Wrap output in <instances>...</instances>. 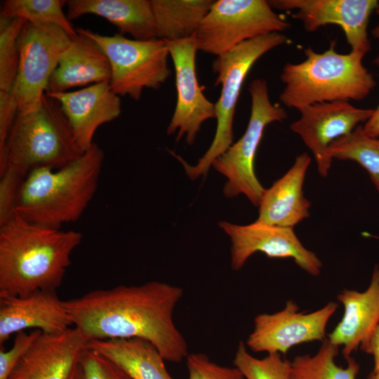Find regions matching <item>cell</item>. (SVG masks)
Segmentation results:
<instances>
[{
  "label": "cell",
  "instance_id": "obj_1",
  "mask_svg": "<svg viewBox=\"0 0 379 379\" xmlns=\"http://www.w3.org/2000/svg\"><path fill=\"white\" fill-rule=\"evenodd\" d=\"M182 294L179 286L150 281L91 291L63 304L73 325L88 340L141 338L152 343L166 361L180 363L189 354L173 320Z\"/></svg>",
  "mask_w": 379,
  "mask_h": 379
},
{
  "label": "cell",
  "instance_id": "obj_2",
  "mask_svg": "<svg viewBox=\"0 0 379 379\" xmlns=\"http://www.w3.org/2000/svg\"><path fill=\"white\" fill-rule=\"evenodd\" d=\"M82 234L41 226L15 214L0 226V298L56 291Z\"/></svg>",
  "mask_w": 379,
  "mask_h": 379
},
{
  "label": "cell",
  "instance_id": "obj_3",
  "mask_svg": "<svg viewBox=\"0 0 379 379\" xmlns=\"http://www.w3.org/2000/svg\"><path fill=\"white\" fill-rule=\"evenodd\" d=\"M105 153L98 144L57 170L30 171L21 187L16 214L27 222L53 229L77 221L93 198Z\"/></svg>",
  "mask_w": 379,
  "mask_h": 379
},
{
  "label": "cell",
  "instance_id": "obj_4",
  "mask_svg": "<svg viewBox=\"0 0 379 379\" xmlns=\"http://www.w3.org/2000/svg\"><path fill=\"white\" fill-rule=\"evenodd\" d=\"M335 45L331 41L322 53L307 47L302 62L284 66L279 99L284 106L299 110L316 103L361 100L375 88L376 81L363 65L365 55L338 53Z\"/></svg>",
  "mask_w": 379,
  "mask_h": 379
},
{
  "label": "cell",
  "instance_id": "obj_5",
  "mask_svg": "<svg viewBox=\"0 0 379 379\" xmlns=\"http://www.w3.org/2000/svg\"><path fill=\"white\" fill-rule=\"evenodd\" d=\"M83 153L60 104L45 93L36 110L17 113L0 150V173L11 169L26 177L36 168L57 170Z\"/></svg>",
  "mask_w": 379,
  "mask_h": 379
},
{
  "label": "cell",
  "instance_id": "obj_6",
  "mask_svg": "<svg viewBox=\"0 0 379 379\" xmlns=\"http://www.w3.org/2000/svg\"><path fill=\"white\" fill-rule=\"evenodd\" d=\"M291 42L285 34L272 32L246 41L216 57L212 67L217 78L215 85L221 84V93L215 104L217 126L213 140L194 166L189 165L171 152L183 165L192 180L205 175L213 161L233 143V120L237 103L245 79L253 64L270 50Z\"/></svg>",
  "mask_w": 379,
  "mask_h": 379
},
{
  "label": "cell",
  "instance_id": "obj_7",
  "mask_svg": "<svg viewBox=\"0 0 379 379\" xmlns=\"http://www.w3.org/2000/svg\"><path fill=\"white\" fill-rule=\"evenodd\" d=\"M251 114L246 129L236 142L213 162L212 166L227 181L223 193L232 198L244 194L255 206H259L265 189L257 178L254 160L265 127L287 118L285 109L273 104L269 96L267 82L254 79L249 86Z\"/></svg>",
  "mask_w": 379,
  "mask_h": 379
},
{
  "label": "cell",
  "instance_id": "obj_8",
  "mask_svg": "<svg viewBox=\"0 0 379 379\" xmlns=\"http://www.w3.org/2000/svg\"><path fill=\"white\" fill-rule=\"evenodd\" d=\"M76 29L95 40L106 54L112 70L109 85L119 96L138 101L145 88H159L171 74L164 40L140 41L119 34L106 36L87 29Z\"/></svg>",
  "mask_w": 379,
  "mask_h": 379
},
{
  "label": "cell",
  "instance_id": "obj_9",
  "mask_svg": "<svg viewBox=\"0 0 379 379\" xmlns=\"http://www.w3.org/2000/svg\"><path fill=\"white\" fill-rule=\"evenodd\" d=\"M291 27L265 0L214 1L195 40L197 51L219 56L257 36Z\"/></svg>",
  "mask_w": 379,
  "mask_h": 379
},
{
  "label": "cell",
  "instance_id": "obj_10",
  "mask_svg": "<svg viewBox=\"0 0 379 379\" xmlns=\"http://www.w3.org/2000/svg\"><path fill=\"white\" fill-rule=\"evenodd\" d=\"M71 40L57 25L26 21L18 38V74L9 93L18 113L32 112L40 107L49 79Z\"/></svg>",
  "mask_w": 379,
  "mask_h": 379
},
{
  "label": "cell",
  "instance_id": "obj_11",
  "mask_svg": "<svg viewBox=\"0 0 379 379\" xmlns=\"http://www.w3.org/2000/svg\"><path fill=\"white\" fill-rule=\"evenodd\" d=\"M338 307L337 303L329 302L316 311L300 312L298 305L289 300L281 310L255 317L246 345L254 352L286 354L296 345L323 342L326 339L328 322Z\"/></svg>",
  "mask_w": 379,
  "mask_h": 379
},
{
  "label": "cell",
  "instance_id": "obj_12",
  "mask_svg": "<svg viewBox=\"0 0 379 379\" xmlns=\"http://www.w3.org/2000/svg\"><path fill=\"white\" fill-rule=\"evenodd\" d=\"M219 226L230 238L231 267L234 270H241L252 255L261 252L272 258H293L310 275L321 273V261L302 244L293 228L258 221L245 225L222 221Z\"/></svg>",
  "mask_w": 379,
  "mask_h": 379
},
{
  "label": "cell",
  "instance_id": "obj_13",
  "mask_svg": "<svg viewBox=\"0 0 379 379\" xmlns=\"http://www.w3.org/2000/svg\"><path fill=\"white\" fill-rule=\"evenodd\" d=\"M165 42L173 62L177 93L175 110L166 133L171 135L177 132V141L185 135L187 143L192 145L203 123L215 118V104L203 94L198 83L195 36Z\"/></svg>",
  "mask_w": 379,
  "mask_h": 379
},
{
  "label": "cell",
  "instance_id": "obj_14",
  "mask_svg": "<svg viewBox=\"0 0 379 379\" xmlns=\"http://www.w3.org/2000/svg\"><path fill=\"white\" fill-rule=\"evenodd\" d=\"M268 3L273 9L295 11L291 16L302 23L306 32L336 25L344 32L351 51L365 55L371 48L367 28L371 14L379 7L377 0H271Z\"/></svg>",
  "mask_w": 379,
  "mask_h": 379
},
{
  "label": "cell",
  "instance_id": "obj_15",
  "mask_svg": "<svg viewBox=\"0 0 379 379\" xmlns=\"http://www.w3.org/2000/svg\"><path fill=\"white\" fill-rule=\"evenodd\" d=\"M299 119L290 125L312 152L319 173L328 175L333 159L328 149L331 144L350 134L360 123H366L374 109L354 107L348 101L316 103L298 110Z\"/></svg>",
  "mask_w": 379,
  "mask_h": 379
},
{
  "label": "cell",
  "instance_id": "obj_16",
  "mask_svg": "<svg viewBox=\"0 0 379 379\" xmlns=\"http://www.w3.org/2000/svg\"><path fill=\"white\" fill-rule=\"evenodd\" d=\"M88 342L76 327L59 333L41 332L8 379H69L87 350Z\"/></svg>",
  "mask_w": 379,
  "mask_h": 379
},
{
  "label": "cell",
  "instance_id": "obj_17",
  "mask_svg": "<svg viewBox=\"0 0 379 379\" xmlns=\"http://www.w3.org/2000/svg\"><path fill=\"white\" fill-rule=\"evenodd\" d=\"M73 325L56 291H37L26 296L0 298V347L13 333L34 328L62 333Z\"/></svg>",
  "mask_w": 379,
  "mask_h": 379
},
{
  "label": "cell",
  "instance_id": "obj_18",
  "mask_svg": "<svg viewBox=\"0 0 379 379\" xmlns=\"http://www.w3.org/2000/svg\"><path fill=\"white\" fill-rule=\"evenodd\" d=\"M46 94L60 104L83 152L94 143L97 129L117 119L121 112L120 96L112 91L109 82L92 84L75 91Z\"/></svg>",
  "mask_w": 379,
  "mask_h": 379
},
{
  "label": "cell",
  "instance_id": "obj_19",
  "mask_svg": "<svg viewBox=\"0 0 379 379\" xmlns=\"http://www.w3.org/2000/svg\"><path fill=\"white\" fill-rule=\"evenodd\" d=\"M310 163L311 157L306 152L299 154L290 169L265 189L256 221L293 228L310 216L311 204L304 197L302 187Z\"/></svg>",
  "mask_w": 379,
  "mask_h": 379
},
{
  "label": "cell",
  "instance_id": "obj_20",
  "mask_svg": "<svg viewBox=\"0 0 379 379\" xmlns=\"http://www.w3.org/2000/svg\"><path fill=\"white\" fill-rule=\"evenodd\" d=\"M337 299L343 305L344 314L328 339L335 345L343 346L342 353L346 359L379 323V266L375 267L366 291L345 289L339 293Z\"/></svg>",
  "mask_w": 379,
  "mask_h": 379
},
{
  "label": "cell",
  "instance_id": "obj_21",
  "mask_svg": "<svg viewBox=\"0 0 379 379\" xmlns=\"http://www.w3.org/2000/svg\"><path fill=\"white\" fill-rule=\"evenodd\" d=\"M111 77L109 61L99 44L77 32L60 57L46 93H62L74 87L109 82Z\"/></svg>",
  "mask_w": 379,
  "mask_h": 379
},
{
  "label": "cell",
  "instance_id": "obj_22",
  "mask_svg": "<svg viewBox=\"0 0 379 379\" xmlns=\"http://www.w3.org/2000/svg\"><path fill=\"white\" fill-rule=\"evenodd\" d=\"M66 5L70 21L93 14L113 24L121 35L140 41L157 39L150 0H69Z\"/></svg>",
  "mask_w": 379,
  "mask_h": 379
},
{
  "label": "cell",
  "instance_id": "obj_23",
  "mask_svg": "<svg viewBox=\"0 0 379 379\" xmlns=\"http://www.w3.org/2000/svg\"><path fill=\"white\" fill-rule=\"evenodd\" d=\"M87 349L112 361L132 379H173L160 352L144 339L91 340L88 342Z\"/></svg>",
  "mask_w": 379,
  "mask_h": 379
},
{
  "label": "cell",
  "instance_id": "obj_24",
  "mask_svg": "<svg viewBox=\"0 0 379 379\" xmlns=\"http://www.w3.org/2000/svg\"><path fill=\"white\" fill-rule=\"evenodd\" d=\"M157 39L165 41L190 38L197 33L214 1L150 0Z\"/></svg>",
  "mask_w": 379,
  "mask_h": 379
},
{
  "label": "cell",
  "instance_id": "obj_25",
  "mask_svg": "<svg viewBox=\"0 0 379 379\" xmlns=\"http://www.w3.org/2000/svg\"><path fill=\"white\" fill-rule=\"evenodd\" d=\"M339 347L328 338L322 342L314 354H302L291 361V379H356L359 364L351 356L346 359L347 365H338L335 359Z\"/></svg>",
  "mask_w": 379,
  "mask_h": 379
},
{
  "label": "cell",
  "instance_id": "obj_26",
  "mask_svg": "<svg viewBox=\"0 0 379 379\" xmlns=\"http://www.w3.org/2000/svg\"><path fill=\"white\" fill-rule=\"evenodd\" d=\"M328 153L333 159L357 162L369 174L379 192V138L368 135L359 125L350 134L333 141Z\"/></svg>",
  "mask_w": 379,
  "mask_h": 379
},
{
  "label": "cell",
  "instance_id": "obj_27",
  "mask_svg": "<svg viewBox=\"0 0 379 379\" xmlns=\"http://www.w3.org/2000/svg\"><path fill=\"white\" fill-rule=\"evenodd\" d=\"M65 4L66 1L61 0H5L1 17L20 18L33 23L57 25L73 39L77 32L62 11Z\"/></svg>",
  "mask_w": 379,
  "mask_h": 379
},
{
  "label": "cell",
  "instance_id": "obj_28",
  "mask_svg": "<svg viewBox=\"0 0 379 379\" xmlns=\"http://www.w3.org/2000/svg\"><path fill=\"white\" fill-rule=\"evenodd\" d=\"M26 20L0 18V93H10L15 81L20 60L18 38Z\"/></svg>",
  "mask_w": 379,
  "mask_h": 379
},
{
  "label": "cell",
  "instance_id": "obj_29",
  "mask_svg": "<svg viewBox=\"0 0 379 379\" xmlns=\"http://www.w3.org/2000/svg\"><path fill=\"white\" fill-rule=\"evenodd\" d=\"M233 364L245 379H291V361L279 353L267 354L260 359L255 357L241 340L238 344Z\"/></svg>",
  "mask_w": 379,
  "mask_h": 379
},
{
  "label": "cell",
  "instance_id": "obj_30",
  "mask_svg": "<svg viewBox=\"0 0 379 379\" xmlns=\"http://www.w3.org/2000/svg\"><path fill=\"white\" fill-rule=\"evenodd\" d=\"M186 365L188 379H245L237 367L218 364L203 353L189 354Z\"/></svg>",
  "mask_w": 379,
  "mask_h": 379
},
{
  "label": "cell",
  "instance_id": "obj_31",
  "mask_svg": "<svg viewBox=\"0 0 379 379\" xmlns=\"http://www.w3.org/2000/svg\"><path fill=\"white\" fill-rule=\"evenodd\" d=\"M79 366L82 379H132L112 361L89 349L83 354Z\"/></svg>",
  "mask_w": 379,
  "mask_h": 379
},
{
  "label": "cell",
  "instance_id": "obj_32",
  "mask_svg": "<svg viewBox=\"0 0 379 379\" xmlns=\"http://www.w3.org/2000/svg\"><path fill=\"white\" fill-rule=\"evenodd\" d=\"M25 178L11 169L0 173V226L16 214L18 199Z\"/></svg>",
  "mask_w": 379,
  "mask_h": 379
},
{
  "label": "cell",
  "instance_id": "obj_33",
  "mask_svg": "<svg viewBox=\"0 0 379 379\" xmlns=\"http://www.w3.org/2000/svg\"><path fill=\"white\" fill-rule=\"evenodd\" d=\"M41 333L36 329L30 333L20 331L15 333L13 346L8 350L0 347V379H8L20 358Z\"/></svg>",
  "mask_w": 379,
  "mask_h": 379
},
{
  "label": "cell",
  "instance_id": "obj_34",
  "mask_svg": "<svg viewBox=\"0 0 379 379\" xmlns=\"http://www.w3.org/2000/svg\"><path fill=\"white\" fill-rule=\"evenodd\" d=\"M360 348L363 352L373 355V371H379V323L369 337L361 344Z\"/></svg>",
  "mask_w": 379,
  "mask_h": 379
},
{
  "label": "cell",
  "instance_id": "obj_35",
  "mask_svg": "<svg viewBox=\"0 0 379 379\" xmlns=\"http://www.w3.org/2000/svg\"><path fill=\"white\" fill-rule=\"evenodd\" d=\"M373 63L379 66V54L374 58ZM364 132L372 138L379 137V104L371 117L362 126Z\"/></svg>",
  "mask_w": 379,
  "mask_h": 379
},
{
  "label": "cell",
  "instance_id": "obj_36",
  "mask_svg": "<svg viewBox=\"0 0 379 379\" xmlns=\"http://www.w3.org/2000/svg\"><path fill=\"white\" fill-rule=\"evenodd\" d=\"M375 12L379 15V7L375 10ZM371 34L379 41V23L372 29Z\"/></svg>",
  "mask_w": 379,
  "mask_h": 379
},
{
  "label": "cell",
  "instance_id": "obj_37",
  "mask_svg": "<svg viewBox=\"0 0 379 379\" xmlns=\"http://www.w3.org/2000/svg\"><path fill=\"white\" fill-rule=\"evenodd\" d=\"M69 379H82L79 364L73 371Z\"/></svg>",
  "mask_w": 379,
  "mask_h": 379
},
{
  "label": "cell",
  "instance_id": "obj_38",
  "mask_svg": "<svg viewBox=\"0 0 379 379\" xmlns=\"http://www.w3.org/2000/svg\"><path fill=\"white\" fill-rule=\"evenodd\" d=\"M367 379H379V371H373Z\"/></svg>",
  "mask_w": 379,
  "mask_h": 379
}]
</instances>
